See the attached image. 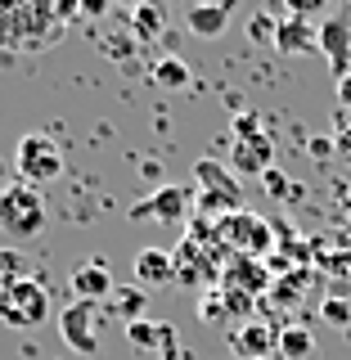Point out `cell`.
<instances>
[{
    "instance_id": "cell-2",
    "label": "cell",
    "mask_w": 351,
    "mask_h": 360,
    "mask_svg": "<svg viewBox=\"0 0 351 360\" xmlns=\"http://www.w3.org/2000/svg\"><path fill=\"white\" fill-rule=\"evenodd\" d=\"M45 198L37 185L27 180H14V185L0 189V234H9L14 243H27L45 230Z\"/></svg>"
},
{
    "instance_id": "cell-1",
    "label": "cell",
    "mask_w": 351,
    "mask_h": 360,
    "mask_svg": "<svg viewBox=\"0 0 351 360\" xmlns=\"http://www.w3.org/2000/svg\"><path fill=\"white\" fill-rule=\"evenodd\" d=\"M59 41L54 0H0V50H45Z\"/></svg>"
},
{
    "instance_id": "cell-9",
    "label": "cell",
    "mask_w": 351,
    "mask_h": 360,
    "mask_svg": "<svg viewBox=\"0 0 351 360\" xmlns=\"http://www.w3.org/2000/svg\"><path fill=\"white\" fill-rule=\"evenodd\" d=\"M275 167V140L270 131H257V135H239L230 144V172L239 176H266Z\"/></svg>"
},
{
    "instance_id": "cell-7",
    "label": "cell",
    "mask_w": 351,
    "mask_h": 360,
    "mask_svg": "<svg viewBox=\"0 0 351 360\" xmlns=\"http://www.w3.org/2000/svg\"><path fill=\"white\" fill-rule=\"evenodd\" d=\"M270 284H275V275H270V266L257 262V257H230V266H225L221 279H217V288L243 292V297H262V292H270Z\"/></svg>"
},
{
    "instance_id": "cell-24",
    "label": "cell",
    "mask_w": 351,
    "mask_h": 360,
    "mask_svg": "<svg viewBox=\"0 0 351 360\" xmlns=\"http://www.w3.org/2000/svg\"><path fill=\"white\" fill-rule=\"evenodd\" d=\"M262 189H266L270 198H288V202H298V198H302V189L293 185V180H288L284 172H279V167H270V172L262 176Z\"/></svg>"
},
{
    "instance_id": "cell-14",
    "label": "cell",
    "mask_w": 351,
    "mask_h": 360,
    "mask_svg": "<svg viewBox=\"0 0 351 360\" xmlns=\"http://www.w3.org/2000/svg\"><path fill=\"white\" fill-rule=\"evenodd\" d=\"M230 9H234V0H203V5H194L185 14V22L198 41H217L230 27Z\"/></svg>"
},
{
    "instance_id": "cell-16",
    "label": "cell",
    "mask_w": 351,
    "mask_h": 360,
    "mask_svg": "<svg viewBox=\"0 0 351 360\" xmlns=\"http://www.w3.org/2000/svg\"><path fill=\"white\" fill-rule=\"evenodd\" d=\"M311 284H320L315 266H293V270H284V275H275V284H270V302H275V307H298V302H307Z\"/></svg>"
},
{
    "instance_id": "cell-29",
    "label": "cell",
    "mask_w": 351,
    "mask_h": 360,
    "mask_svg": "<svg viewBox=\"0 0 351 360\" xmlns=\"http://www.w3.org/2000/svg\"><path fill=\"white\" fill-rule=\"evenodd\" d=\"M329 153H338V144L329 140V135H320V140H311V158H329Z\"/></svg>"
},
{
    "instance_id": "cell-20",
    "label": "cell",
    "mask_w": 351,
    "mask_h": 360,
    "mask_svg": "<svg viewBox=\"0 0 351 360\" xmlns=\"http://www.w3.org/2000/svg\"><path fill=\"white\" fill-rule=\"evenodd\" d=\"M320 320L333 324V329H343V333H351V297L347 292H324L320 297Z\"/></svg>"
},
{
    "instance_id": "cell-8",
    "label": "cell",
    "mask_w": 351,
    "mask_h": 360,
    "mask_svg": "<svg viewBox=\"0 0 351 360\" xmlns=\"http://www.w3.org/2000/svg\"><path fill=\"white\" fill-rule=\"evenodd\" d=\"M189 202H194V189L189 185H162L153 198L135 202L131 207V221H185L189 217Z\"/></svg>"
},
{
    "instance_id": "cell-6",
    "label": "cell",
    "mask_w": 351,
    "mask_h": 360,
    "mask_svg": "<svg viewBox=\"0 0 351 360\" xmlns=\"http://www.w3.org/2000/svg\"><path fill=\"white\" fill-rule=\"evenodd\" d=\"M59 333L72 352L95 356L99 352V307L95 302H68L59 311Z\"/></svg>"
},
{
    "instance_id": "cell-12",
    "label": "cell",
    "mask_w": 351,
    "mask_h": 360,
    "mask_svg": "<svg viewBox=\"0 0 351 360\" xmlns=\"http://www.w3.org/2000/svg\"><path fill=\"white\" fill-rule=\"evenodd\" d=\"M127 338H131V347H140V352H153L158 360H176L180 356V342H176V329L172 324H162V320H131L127 324Z\"/></svg>"
},
{
    "instance_id": "cell-3",
    "label": "cell",
    "mask_w": 351,
    "mask_h": 360,
    "mask_svg": "<svg viewBox=\"0 0 351 360\" xmlns=\"http://www.w3.org/2000/svg\"><path fill=\"white\" fill-rule=\"evenodd\" d=\"M194 185H198V217L221 221L230 212H243V185L234 180V172L217 158L194 162Z\"/></svg>"
},
{
    "instance_id": "cell-31",
    "label": "cell",
    "mask_w": 351,
    "mask_h": 360,
    "mask_svg": "<svg viewBox=\"0 0 351 360\" xmlns=\"http://www.w3.org/2000/svg\"><path fill=\"white\" fill-rule=\"evenodd\" d=\"M104 9H108V0H82V14L86 18H99Z\"/></svg>"
},
{
    "instance_id": "cell-15",
    "label": "cell",
    "mask_w": 351,
    "mask_h": 360,
    "mask_svg": "<svg viewBox=\"0 0 351 360\" xmlns=\"http://www.w3.org/2000/svg\"><path fill=\"white\" fill-rule=\"evenodd\" d=\"M275 50L279 54H315L320 50V27H311V18H279V32H275Z\"/></svg>"
},
{
    "instance_id": "cell-23",
    "label": "cell",
    "mask_w": 351,
    "mask_h": 360,
    "mask_svg": "<svg viewBox=\"0 0 351 360\" xmlns=\"http://www.w3.org/2000/svg\"><path fill=\"white\" fill-rule=\"evenodd\" d=\"M113 307H117L122 315H127V324H131V320H144V307H149V292H144V288H117V292H113Z\"/></svg>"
},
{
    "instance_id": "cell-30",
    "label": "cell",
    "mask_w": 351,
    "mask_h": 360,
    "mask_svg": "<svg viewBox=\"0 0 351 360\" xmlns=\"http://www.w3.org/2000/svg\"><path fill=\"white\" fill-rule=\"evenodd\" d=\"M338 108H347V112H351V72H347V77H338Z\"/></svg>"
},
{
    "instance_id": "cell-13",
    "label": "cell",
    "mask_w": 351,
    "mask_h": 360,
    "mask_svg": "<svg viewBox=\"0 0 351 360\" xmlns=\"http://www.w3.org/2000/svg\"><path fill=\"white\" fill-rule=\"evenodd\" d=\"M135 284L140 288H162V284H176V266H172V252L167 248H140L135 252Z\"/></svg>"
},
{
    "instance_id": "cell-18",
    "label": "cell",
    "mask_w": 351,
    "mask_h": 360,
    "mask_svg": "<svg viewBox=\"0 0 351 360\" xmlns=\"http://www.w3.org/2000/svg\"><path fill=\"white\" fill-rule=\"evenodd\" d=\"M279 360H311L315 356V333L307 324H279Z\"/></svg>"
},
{
    "instance_id": "cell-5",
    "label": "cell",
    "mask_w": 351,
    "mask_h": 360,
    "mask_svg": "<svg viewBox=\"0 0 351 360\" xmlns=\"http://www.w3.org/2000/svg\"><path fill=\"white\" fill-rule=\"evenodd\" d=\"M14 162H18V180H27V185H37V189L63 176V153H59V144H54L45 131L23 135Z\"/></svg>"
},
{
    "instance_id": "cell-27",
    "label": "cell",
    "mask_w": 351,
    "mask_h": 360,
    "mask_svg": "<svg viewBox=\"0 0 351 360\" xmlns=\"http://www.w3.org/2000/svg\"><path fill=\"white\" fill-rule=\"evenodd\" d=\"M279 5H284L293 18H311V14H320L329 0H279Z\"/></svg>"
},
{
    "instance_id": "cell-17",
    "label": "cell",
    "mask_w": 351,
    "mask_h": 360,
    "mask_svg": "<svg viewBox=\"0 0 351 360\" xmlns=\"http://www.w3.org/2000/svg\"><path fill=\"white\" fill-rule=\"evenodd\" d=\"M72 292H77V302H104V297H113V275H108V266L104 262H86V266H77L72 270Z\"/></svg>"
},
{
    "instance_id": "cell-22",
    "label": "cell",
    "mask_w": 351,
    "mask_h": 360,
    "mask_svg": "<svg viewBox=\"0 0 351 360\" xmlns=\"http://www.w3.org/2000/svg\"><path fill=\"white\" fill-rule=\"evenodd\" d=\"M198 320L203 324H230V329H234V315H230V307H225V292L221 288H208V292H203Z\"/></svg>"
},
{
    "instance_id": "cell-19",
    "label": "cell",
    "mask_w": 351,
    "mask_h": 360,
    "mask_svg": "<svg viewBox=\"0 0 351 360\" xmlns=\"http://www.w3.org/2000/svg\"><path fill=\"white\" fill-rule=\"evenodd\" d=\"M131 32L135 41H158L167 32V9L158 5V0H144V5L131 9Z\"/></svg>"
},
{
    "instance_id": "cell-28",
    "label": "cell",
    "mask_w": 351,
    "mask_h": 360,
    "mask_svg": "<svg viewBox=\"0 0 351 360\" xmlns=\"http://www.w3.org/2000/svg\"><path fill=\"white\" fill-rule=\"evenodd\" d=\"M257 131H262L257 112H239V117H234V140H239V135H257Z\"/></svg>"
},
{
    "instance_id": "cell-4",
    "label": "cell",
    "mask_w": 351,
    "mask_h": 360,
    "mask_svg": "<svg viewBox=\"0 0 351 360\" xmlns=\"http://www.w3.org/2000/svg\"><path fill=\"white\" fill-rule=\"evenodd\" d=\"M50 315V292H45L41 279H14L5 284V297H0V320L9 329H37V324Z\"/></svg>"
},
{
    "instance_id": "cell-32",
    "label": "cell",
    "mask_w": 351,
    "mask_h": 360,
    "mask_svg": "<svg viewBox=\"0 0 351 360\" xmlns=\"http://www.w3.org/2000/svg\"><path fill=\"white\" fill-rule=\"evenodd\" d=\"M122 5H131V9H135V5H144V0H122Z\"/></svg>"
},
{
    "instance_id": "cell-26",
    "label": "cell",
    "mask_w": 351,
    "mask_h": 360,
    "mask_svg": "<svg viewBox=\"0 0 351 360\" xmlns=\"http://www.w3.org/2000/svg\"><path fill=\"white\" fill-rule=\"evenodd\" d=\"M275 32H279V18H275V14H257V18H253V41L275 45Z\"/></svg>"
},
{
    "instance_id": "cell-11",
    "label": "cell",
    "mask_w": 351,
    "mask_h": 360,
    "mask_svg": "<svg viewBox=\"0 0 351 360\" xmlns=\"http://www.w3.org/2000/svg\"><path fill=\"white\" fill-rule=\"evenodd\" d=\"M320 54L329 59L333 77L351 72V14H333L320 22Z\"/></svg>"
},
{
    "instance_id": "cell-33",
    "label": "cell",
    "mask_w": 351,
    "mask_h": 360,
    "mask_svg": "<svg viewBox=\"0 0 351 360\" xmlns=\"http://www.w3.org/2000/svg\"><path fill=\"white\" fill-rule=\"evenodd\" d=\"M0 297H5V279H0Z\"/></svg>"
},
{
    "instance_id": "cell-21",
    "label": "cell",
    "mask_w": 351,
    "mask_h": 360,
    "mask_svg": "<svg viewBox=\"0 0 351 360\" xmlns=\"http://www.w3.org/2000/svg\"><path fill=\"white\" fill-rule=\"evenodd\" d=\"M153 82L162 90H185L189 86V63L176 59V54H172V59H158L153 63Z\"/></svg>"
},
{
    "instance_id": "cell-10",
    "label": "cell",
    "mask_w": 351,
    "mask_h": 360,
    "mask_svg": "<svg viewBox=\"0 0 351 360\" xmlns=\"http://www.w3.org/2000/svg\"><path fill=\"white\" fill-rule=\"evenodd\" d=\"M279 347V329L266 320H243L230 329V352L239 360H266Z\"/></svg>"
},
{
    "instance_id": "cell-25",
    "label": "cell",
    "mask_w": 351,
    "mask_h": 360,
    "mask_svg": "<svg viewBox=\"0 0 351 360\" xmlns=\"http://www.w3.org/2000/svg\"><path fill=\"white\" fill-rule=\"evenodd\" d=\"M0 279H5V284L27 279V262H23V252H14V248H0Z\"/></svg>"
}]
</instances>
